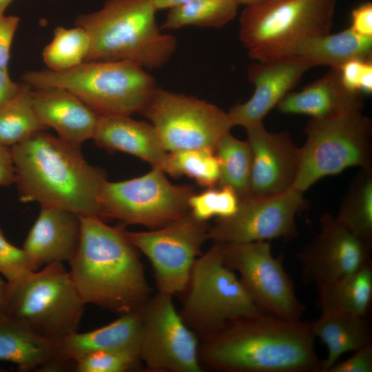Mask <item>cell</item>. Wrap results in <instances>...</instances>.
Instances as JSON below:
<instances>
[{
    "instance_id": "obj_1",
    "label": "cell",
    "mask_w": 372,
    "mask_h": 372,
    "mask_svg": "<svg viewBox=\"0 0 372 372\" xmlns=\"http://www.w3.org/2000/svg\"><path fill=\"white\" fill-rule=\"evenodd\" d=\"M311 322L262 313L225 324L202 338V364L225 372H321Z\"/></svg>"
},
{
    "instance_id": "obj_2",
    "label": "cell",
    "mask_w": 372,
    "mask_h": 372,
    "mask_svg": "<svg viewBox=\"0 0 372 372\" xmlns=\"http://www.w3.org/2000/svg\"><path fill=\"white\" fill-rule=\"evenodd\" d=\"M80 147L44 130L11 146L20 200L99 217V196L107 180Z\"/></svg>"
},
{
    "instance_id": "obj_3",
    "label": "cell",
    "mask_w": 372,
    "mask_h": 372,
    "mask_svg": "<svg viewBox=\"0 0 372 372\" xmlns=\"http://www.w3.org/2000/svg\"><path fill=\"white\" fill-rule=\"evenodd\" d=\"M81 236L70 273L84 303L125 314L141 311L152 296L138 249L124 226L81 216Z\"/></svg>"
},
{
    "instance_id": "obj_4",
    "label": "cell",
    "mask_w": 372,
    "mask_h": 372,
    "mask_svg": "<svg viewBox=\"0 0 372 372\" xmlns=\"http://www.w3.org/2000/svg\"><path fill=\"white\" fill-rule=\"evenodd\" d=\"M152 0H105L99 10L81 14L75 25L90 39L87 61H131L144 68L167 63L176 49L174 37L162 33Z\"/></svg>"
},
{
    "instance_id": "obj_5",
    "label": "cell",
    "mask_w": 372,
    "mask_h": 372,
    "mask_svg": "<svg viewBox=\"0 0 372 372\" xmlns=\"http://www.w3.org/2000/svg\"><path fill=\"white\" fill-rule=\"evenodd\" d=\"M32 87H61L99 115L142 113L156 90L143 67L131 61H87L64 71L31 70L23 74Z\"/></svg>"
},
{
    "instance_id": "obj_6",
    "label": "cell",
    "mask_w": 372,
    "mask_h": 372,
    "mask_svg": "<svg viewBox=\"0 0 372 372\" xmlns=\"http://www.w3.org/2000/svg\"><path fill=\"white\" fill-rule=\"evenodd\" d=\"M336 0H270L247 5L240 18L239 39L250 59H278L299 42L329 33Z\"/></svg>"
},
{
    "instance_id": "obj_7",
    "label": "cell",
    "mask_w": 372,
    "mask_h": 372,
    "mask_svg": "<svg viewBox=\"0 0 372 372\" xmlns=\"http://www.w3.org/2000/svg\"><path fill=\"white\" fill-rule=\"evenodd\" d=\"M85 304L70 271L56 262L8 282L3 312L57 342L78 331Z\"/></svg>"
},
{
    "instance_id": "obj_8",
    "label": "cell",
    "mask_w": 372,
    "mask_h": 372,
    "mask_svg": "<svg viewBox=\"0 0 372 372\" xmlns=\"http://www.w3.org/2000/svg\"><path fill=\"white\" fill-rule=\"evenodd\" d=\"M292 188L304 193L320 179L350 167L372 169V123L362 112L311 118Z\"/></svg>"
},
{
    "instance_id": "obj_9",
    "label": "cell",
    "mask_w": 372,
    "mask_h": 372,
    "mask_svg": "<svg viewBox=\"0 0 372 372\" xmlns=\"http://www.w3.org/2000/svg\"><path fill=\"white\" fill-rule=\"evenodd\" d=\"M180 313L198 337H206L227 322L262 313L236 273L223 260V245H214L196 260Z\"/></svg>"
},
{
    "instance_id": "obj_10",
    "label": "cell",
    "mask_w": 372,
    "mask_h": 372,
    "mask_svg": "<svg viewBox=\"0 0 372 372\" xmlns=\"http://www.w3.org/2000/svg\"><path fill=\"white\" fill-rule=\"evenodd\" d=\"M194 193L190 185L171 183L161 169L154 167L137 178L106 180L99 196V217L158 229L189 211V199Z\"/></svg>"
},
{
    "instance_id": "obj_11",
    "label": "cell",
    "mask_w": 372,
    "mask_h": 372,
    "mask_svg": "<svg viewBox=\"0 0 372 372\" xmlns=\"http://www.w3.org/2000/svg\"><path fill=\"white\" fill-rule=\"evenodd\" d=\"M224 264L237 272L256 307L264 313L289 321L301 320L306 307L298 298L283 265V254H272L269 241L222 243Z\"/></svg>"
},
{
    "instance_id": "obj_12",
    "label": "cell",
    "mask_w": 372,
    "mask_h": 372,
    "mask_svg": "<svg viewBox=\"0 0 372 372\" xmlns=\"http://www.w3.org/2000/svg\"><path fill=\"white\" fill-rule=\"evenodd\" d=\"M142 114L151 121L167 152L215 151L223 136L233 127L228 114L215 105L158 88Z\"/></svg>"
},
{
    "instance_id": "obj_13",
    "label": "cell",
    "mask_w": 372,
    "mask_h": 372,
    "mask_svg": "<svg viewBox=\"0 0 372 372\" xmlns=\"http://www.w3.org/2000/svg\"><path fill=\"white\" fill-rule=\"evenodd\" d=\"M209 227L188 211L162 227L127 234L149 260L158 291L174 296L186 289L194 264L209 239Z\"/></svg>"
},
{
    "instance_id": "obj_14",
    "label": "cell",
    "mask_w": 372,
    "mask_h": 372,
    "mask_svg": "<svg viewBox=\"0 0 372 372\" xmlns=\"http://www.w3.org/2000/svg\"><path fill=\"white\" fill-rule=\"evenodd\" d=\"M172 297L158 291L141 310V360L151 372H202L198 336L185 323Z\"/></svg>"
},
{
    "instance_id": "obj_15",
    "label": "cell",
    "mask_w": 372,
    "mask_h": 372,
    "mask_svg": "<svg viewBox=\"0 0 372 372\" xmlns=\"http://www.w3.org/2000/svg\"><path fill=\"white\" fill-rule=\"evenodd\" d=\"M307 207L304 193L293 188L273 195L249 194L239 198L234 214L210 226L208 237L219 243L291 241L298 237L296 217Z\"/></svg>"
},
{
    "instance_id": "obj_16",
    "label": "cell",
    "mask_w": 372,
    "mask_h": 372,
    "mask_svg": "<svg viewBox=\"0 0 372 372\" xmlns=\"http://www.w3.org/2000/svg\"><path fill=\"white\" fill-rule=\"evenodd\" d=\"M371 250L334 216L324 213L318 233L295 256L301 265L302 282L316 286L358 269L371 260Z\"/></svg>"
},
{
    "instance_id": "obj_17",
    "label": "cell",
    "mask_w": 372,
    "mask_h": 372,
    "mask_svg": "<svg viewBox=\"0 0 372 372\" xmlns=\"http://www.w3.org/2000/svg\"><path fill=\"white\" fill-rule=\"evenodd\" d=\"M245 129L252 152L250 194L273 195L292 188L298 172L300 147L289 134L270 132L262 122Z\"/></svg>"
},
{
    "instance_id": "obj_18",
    "label": "cell",
    "mask_w": 372,
    "mask_h": 372,
    "mask_svg": "<svg viewBox=\"0 0 372 372\" xmlns=\"http://www.w3.org/2000/svg\"><path fill=\"white\" fill-rule=\"evenodd\" d=\"M311 68L307 62L293 56L256 61L251 65L247 74L254 92L248 101L235 105L227 112L232 126L245 128L262 122Z\"/></svg>"
},
{
    "instance_id": "obj_19",
    "label": "cell",
    "mask_w": 372,
    "mask_h": 372,
    "mask_svg": "<svg viewBox=\"0 0 372 372\" xmlns=\"http://www.w3.org/2000/svg\"><path fill=\"white\" fill-rule=\"evenodd\" d=\"M81 236L79 215L41 207L22 248L37 271L52 263L68 262L78 249Z\"/></svg>"
},
{
    "instance_id": "obj_20",
    "label": "cell",
    "mask_w": 372,
    "mask_h": 372,
    "mask_svg": "<svg viewBox=\"0 0 372 372\" xmlns=\"http://www.w3.org/2000/svg\"><path fill=\"white\" fill-rule=\"evenodd\" d=\"M32 104L39 122L61 139L80 146L92 138L99 114L71 92L61 87L35 88Z\"/></svg>"
},
{
    "instance_id": "obj_21",
    "label": "cell",
    "mask_w": 372,
    "mask_h": 372,
    "mask_svg": "<svg viewBox=\"0 0 372 372\" xmlns=\"http://www.w3.org/2000/svg\"><path fill=\"white\" fill-rule=\"evenodd\" d=\"M285 114H302L312 118H329L362 112V94L348 90L338 68L331 70L299 92H289L278 104Z\"/></svg>"
},
{
    "instance_id": "obj_22",
    "label": "cell",
    "mask_w": 372,
    "mask_h": 372,
    "mask_svg": "<svg viewBox=\"0 0 372 372\" xmlns=\"http://www.w3.org/2000/svg\"><path fill=\"white\" fill-rule=\"evenodd\" d=\"M92 139L99 147L133 155L163 171L167 161L154 127L128 115H100Z\"/></svg>"
},
{
    "instance_id": "obj_23",
    "label": "cell",
    "mask_w": 372,
    "mask_h": 372,
    "mask_svg": "<svg viewBox=\"0 0 372 372\" xmlns=\"http://www.w3.org/2000/svg\"><path fill=\"white\" fill-rule=\"evenodd\" d=\"M141 327V311L122 314L104 327L85 333L77 331L56 342L57 359L74 364L79 358L96 351H138Z\"/></svg>"
},
{
    "instance_id": "obj_24",
    "label": "cell",
    "mask_w": 372,
    "mask_h": 372,
    "mask_svg": "<svg viewBox=\"0 0 372 372\" xmlns=\"http://www.w3.org/2000/svg\"><path fill=\"white\" fill-rule=\"evenodd\" d=\"M55 346L23 321L0 315V361L14 364L23 372L44 371L58 360Z\"/></svg>"
},
{
    "instance_id": "obj_25",
    "label": "cell",
    "mask_w": 372,
    "mask_h": 372,
    "mask_svg": "<svg viewBox=\"0 0 372 372\" xmlns=\"http://www.w3.org/2000/svg\"><path fill=\"white\" fill-rule=\"evenodd\" d=\"M284 56L298 58L311 67L339 68L352 59H371L372 38L361 37L349 28L335 34L329 32L306 39L293 46Z\"/></svg>"
},
{
    "instance_id": "obj_26",
    "label": "cell",
    "mask_w": 372,
    "mask_h": 372,
    "mask_svg": "<svg viewBox=\"0 0 372 372\" xmlns=\"http://www.w3.org/2000/svg\"><path fill=\"white\" fill-rule=\"evenodd\" d=\"M311 329L315 338L320 339L327 348L321 372H327L347 352L371 342V325L366 316L321 311L320 317L311 322Z\"/></svg>"
},
{
    "instance_id": "obj_27",
    "label": "cell",
    "mask_w": 372,
    "mask_h": 372,
    "mask_svg": "<svg viewBox=\"0 0 372 372\" xmlns=\"http://www.w3.org/2000/svg\"><path fill=\"white\" fill-rule=\"evenodd\" d=\"M321 311L366 316L372 300V262L333 281L316 285Z\"/></svg>"
},
{
    "instance_id": "obj_28",
    "label": "cell",
    "mask_w": 372,
    "mask_h": 372,
    "mask_svg": "<svg viewBox=\"0 0 372 372\" xmlns=\"http://www.w3.org/2000/svg\"><path fill=\"white\" fill-rule=\"evenodd\" d=\"M335 217L372 249V169H360L353 178Z\"/></svg>"
},
{
    "instance_id": "obj_29",
    "label": "cell",
    "mask_w": 372,
    "mask_h": 372,
    "mask_svg": "<svg viewBox=\"0 0 372 372\" xmlns=\"http://www.w3.org/2000/svg\"><path fill=\"white\" fill-rule=\"evenodd\" d=\"M45 129L33 107L32 87L21 84L18 93L0 105V144L11 147Z\"/></svg>"
},
{
    "instance_id": "obj_30",
    "label": "cell",
    "mask_w": 372,
    "mask_h": 372,
    "mask_svg": "<svg viewBox=\"0 0 372 372\" xmlns=\"http://www.w3.org/2000/svg\"><path fill=\"white\" fill-rule=\"evenodd\" d=\"M215 153L220 163L218 186H228L239 198L250 194L252 152L247 141L235 138L230 132L223 136Z\"/></svg>"
},
{
    "instance_id": "obj_31",
    "label": "cell",
    "mask_w": 372,
    "mask_h": 372,
    "mask_svg": "<svg viewBox=\"0 0 372 372\" xmlns=\"http://www.w3.org/2000/svg\"><path fill=\"white\" fill-rule=\"evenodd\" d=\"M239 6L236 0H195L169 9L161 28H220L235 17Z\"/></svg>"
},
{
    "instance_id": "obj_32",
    "label": "cell",
    "mask_w": 372,
    "mask_h": 372,
    "mask_svg": "<svg viewBox=\"0 0 372 372\" xmlns=\"http://www.w3.org/2000/svg\"><path fill=\"white\" fill-rule=\"evenodd\" d=\"M163 171L174 178L186 176L207 188L218 186L220 176L218 158L209 148L169 152Z\"/></svg>"
},
{
    "instance_id": "obj_33",
    "label": "cell",
    "mask_w": 372,
    "mask_h": 372,
    "mask_svg": "<svg viewBox=\"0 0 372 372\" xmlns=\"http://www.w3.org/2000/svg\"><path fill=\"white\" fill-rule=\"evenodd\" d=\"M90 49V37L83 28L59 26L54 30L50 43L44 48L42 56L48 70L64 71L85 62Z\"/></svg>"
},
{
    "instance_id": "obj_34",
    "label": "cell",
    "mask_w": 372,
    "mask_h": 372,
    "mask_svg": "<svg viewBox=\"0 0 372 372\" xmlns=\"http://www.w3.org/2000/svg\"><path fill=\"white\" fill-rule=\"evenodd\" d=\"M189 211L198 219L207 221L212 217L227 218L238 209L239 196L228 186L207 188L200 194H194L189 199Z\"/></svg>"
},
{
    "instance_id": "obj_35",
    "label": "cell",
    "mask_w": 372,
    "mask_h": 372,
    "mask_svg": "<svg viewBox=\"0 0 372 372\" xmlns=\"http://www.w3.org/2000/svg\"><path fill=\"white\" fill-rule=\"evenodd\" d=\"M141 362L138 351L104 350L79 358L74 369L78 372H125L137 369Z\"/></svg>"
},
{
    "instance_id": "obj_36",
    "label": "cell",
    "mask_w": 372,
    "mask_h": 372,
    "mask_svg": "<svg viewBox=\"0 0 372 372\" xmlns=\"http://www.w3.org/2000/svg\"><path fill=\"white\" fill-rule=\"evenodd\" d=\"M36 271L23 248L10 243L0 229V274L13 282Z\"/></svg>"
},
{
    "instance_id": "obj_37",
    "label": "cell",
    "mask_w": 372,
    "mask_h": 372,
    "mask_svg": "<svg viewBox=\"0 0 372 372\" xmlns=\"http://www.w3.org/2000/svg\"><path fill=\"white\" fill-rule=\"evenodd\" d=\"M338 70L340 79L348 90L362 95L372 92L371 59L348 61Z\"/></svg>"
},
{
    "instance_id": "obj_38",
    "label": "cell",
    "mask_w": 372,
    "mask_h": 372,
    "mask_svg": "<svg viewBox=\"0 0 372 372\" xmlns=\"http://www.w3.org/2000/svg\"><path fill=\"white\" fill-rule=\"evenodd\" d=\"M372 343L353 351L347 359L338 360L327 372H371Z\"/></svg>"
},
{
    "instance_id": "obj_39",
    "label": "cell",
    "mask_w": 372,
    "mask_h": 372,
    "mask_svg": "<svg viewBox=\"0 0 372 372\" xmlns=\"http://www.w3.org/2000/svg\"><path fill=\"white\" fill-rule=\"evenodd\" d=\"M19 21L16 16L0 17V68L6 72H8L11 43Z\"/></svg>"
},
{
    "instance_id": "obj_40",
    "label": "cell",
    "mask_w": 372,
    "mask_h": 372,
    "mask_svg": "<svg viewBox=\"0 0 372 372\" xmlns=\"http://www.w3.org/2000/svg\"><path fill=\"white\" fill-rule=\"evenodd\" d=\"M349 28L355 34L372 38V3H364L351 12V23Z\"/></svg>"
},
{
    "instance_id": "obj_41",
    "label": "cell",
    "mask_w": 372,
    "mask_h": 372,
    "mask_svg": "<svg viewBox=\"0 0 372 372\" xmlns=\"http://www.w3.org/2000/svg\"><path fill=\"white\" fill-rule=\"evenodd\" d=\"M15 183V169L10 147L0 144V186Z\"/></svg>"
},
{
    "instance_id": "obj_42",
    "label": "cell",
    "mask_w": 372,
    "mask_h": 372,
    "mask_svg": "<svg viewBox=\"0 0 372 372\" xmlns=\"http://www.w3.org/2000/svg\"><path fill=\"white\" fill-rule=\"evenodd\" d=\"M20 87L21 84L13 82L8 72L0 68V105L14 97Z\"/></svg>"
},
{
    "instance_id": "obj_43",
    "label": "cell",
    "mask_w": 372,
    "mask_h": 372,
    "mask_svg": "<svg viewBox=\"0 0 372 372\" xmlns=\"http://www.w3.org/2000/svg\"><path fill=\"white\" fill-rule=\"evenodd\" d=\"M195 0H152L153 5L156 10L171 9Z\"/></svg>"
},
{
    "instance_id": "obj_44",
    "label": "cell",
    "mask_w": 372,
    "mask_h": 372,
    "mask_svg": "<svg viewBox=\"0 0 372 372\" xmlns=\"http://www.w3.org/2000/svg\"><path fill=\"white\" fill-rule=\"evenodd\" d=\"M7 287L8 282L4 281L0 276V315L4 314L3 305Z\"/></svg>"
},
{
    "instance_id": "obj_45",
    "label": "cell",
    "mask_w": 372,
    "mask_h": 372,
    "mask_svg": "<svg viewBox=\"0 0 372 372\" xmlns=\"http://www.w3.org/2000/svg\"><path fill=\"white\" fill-rule=\"evenodd\" d=\"M239 5L244 4V5H252V4H256V3H264L270 0H236Z\"/></svg>"
},
{
    "instance_id": "obj_46",
    "label": "cell",
    "mask_w": 372,
    "mask_h": 372,
    "mask_svg": "<svg viewBox=\"0 0 372 372\" xmlns=\"http://www.w3.org/2000/svg\"><path fill=\"white\" fill-rule=\"evenodd\" d=\"M12 0H0V17L3 15V12L7 6Z\"/></svg>"
}]
</instances>
